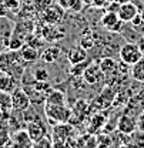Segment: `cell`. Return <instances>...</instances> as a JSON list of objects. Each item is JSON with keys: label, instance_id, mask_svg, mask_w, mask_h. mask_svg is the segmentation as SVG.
I'll use <instances>...</instances> for the list:
<instances>
[{"label": "cell", "instance_id": "1", "mask_svg": "<svg viewBox=\"0 0 144 148\" xmlns=\"http://www.w3.org/2000/svg\"><path fill=\"white\" fill-rule=\"evenodd\" d=\"M23 90L27 92L32 103L40 104V103H46V98H47L49 92L52 91V87L47 81H37L33 78V81L27 83L23 87Z\"/></svg>", "mask_w": 144, "mask_h": 148}, {"label": "cell", "instance_id": "2", "mask_svg": "<svg viewBox=\"0 0 144 148\" xmlns=\"http://www.w3.org/2000/svg\"><path fill=\"white\" fill-rule=\"evenodd\" d=\"M44 114L47 120L53 124H64L69 123L73 117V110L69 108L66 104L63 106H54V104H46L44 106Z\"/></svg>", "mask_w": 144, "mask_h": 148}, {"label": "cell", "instance_id": "3", "mask_svg": "<svg viewBox=\"0 0 144 148\" xmlns=\"http://www.w3.org/2000/svg\"><path fill=\"white\" fill-rule=\"evenodd\" d=\"M119 56H120V60L124 64L133 66V64H136L143 57V51H141L138 44H136V43H126V44L121 46V49L119 51Z\"/></svg>", "mask_w": 144, "mask_h": 148}, {"label": "cell", "instance_id": "4", "mask_svg": "<svg viewBox=\"0 0 144 148\" xmlns=\"http://www.w3.org/2000/svg\"><path fill=\"white\" fill-rule=\"evenodd\" d=\"M81 77H83V80H84L89 86H97V84H100V83L104 80L106 74L103 73V70L100 69L99 64L90 63L89 67L84 70V73H83Z\"/></svg>", "mask_w": 144, "mask_h": 148}, {"label": "cell", "instance_id": "5", "mask_svg": "<svg viewBox=\"0 0 144 148\" xmlns=\"http://www.w3.org/2000/svg\"><path fill=\"white\" fill-rule=\"evenodd\" d=\"M123 24H124V21L119 17V14L114 13V12L106 10V13L101 16V26L104 29H107L108 32H111V33L120 32L121 27H123Z\"/></svg>", "mask_w": 144, "mask_h": 148}, {"label": "cell", "instance_id": "6", "mask_svg": "<svg viewBox=\"0 0 144 148\" xmlns=\"http://www.w3.org/2000/svg\"><path fill=\"white\" fill-rule=\"evenodd\" d=\"M12 95V108L16 111H26L30 106V97L23 88H16L14 91L10 94Z\"/></svg>", "mask_w": 144, "mask_h": 148}, {"label": "cell", "instance_id": "7", "mask_svg": "<svg viewBox=\"0 0 144 148\" xmlns=\"http://www.w3.org/2000/svg\"><path fill=\"white\" fill-rule=\"evenodd\" d=\"M72 137V128L64 124H56L53 128V144L54 145H64V143Z\"/></svg>", "mask_w": 144, "mask_h": 148}, {"label": "cell", "instance_id": "8", "mask_svg": "<svg viewBox=\"0 0 144 148\" xmlns=\"http://www.w3.org/2000/svg\"><path fill=\"white\" fill-rule=\"evenodd\" d=\"M63 9L60 6H49L44 10H41V18L44 23H50V24H57L61 21L63 18Z\"/></svg>", "mask_w": 144, "mask_h": 148}, {"label": "cell", "instance_id": "9", "mask_svg": "<svg viewBox=\"0 0 144 148\" xmlns=\"http://www.w3.org/2000/svg\"><path fill=\"white\" fill-rule=\"evenodd\" d=\"M117 130L124 135H130L137 130V120L134 117H130L128 114H123L117 121Z\"/></svg>", "mask_w": 144, "mask_h": 148}, {"label": "cell", "instance_id": "10", "mask_svg": "<svg viewBox=\"0 0 144 148\" xmlns=\"http://www.w3.org/2000/svg\"><path fill=\"white\" fill-rule=\"evenodd\" d=\"M26 131L29 132V135H30V138L33 140V143L41 140V138H44V137L47 135V128H46V125H44L40 120L30 121V123L27 124Z\"/></svg>", "mask_w": 144, "mask_h": 148}, {"label": "cell", "instance_id": "11", "mask_svg": "<svg viewBox=\"0 0 144 148\" xmlns=\"http://www.w3.org/2000/svg\"><path fill=\"white\" fill-rule=\"evenodd\" d=\"M138 13H140V10L130 0V1H126V3H121L120 4V9H119V13L117 14H119V17L121 18L124 23H130Z\"/></svg>", "mask_w": 144, "mask_h": 148}, {"label": "cell", "instance_id": "12", "mask_svg": "<svg viewBox=\"0 0 144 148\" xmlns=\"http://www.w3.org/2000/svg\"><path fill=\"white\" fill-rule=\"evenodd\" d=\"M114 97H116V91H113L111 88H104L103 91L99 94V97L93 101L94 104H93V107H96V110H104V108H107L108 106L113 103V100H114ZM91 107V108H93Z\"/></svg>", "mask_w": 144, "mask_h": 148}, {"label": "cell", "instance_id": "13", "mask_svg": "<svg viewBox=\"0 0 144 148\" xmlns=\"http://www.w3.org/2000/svg\"><path fill=\"white\" fill-rule=\"evenodd\" d=\"M41 37L46 40V41H50V43H54V41H59L60 38L64 37V33L57 27V24H50V23H46L41 29Z\"/></svg>", "mask_w": 144, "mask_h": 148}, {"label": "cell", "instance_id": "14", "mask_svg": "<svg viewBox=\"0 0 144 148\" xmlns=\"http://www.w3.org/2000/svg\"><path fill=\"white\" fill-rule=\"evenodd\" d=\"M12 144L13 148H32L33 147V140L30 138L27 131H17L12 137Z\"/></svg>", "mask_w": 144, "mask_h": 148}, {"label": "cell", "instance_id": "15", "mask_svg": "<svg viewBox=\"0 0 144 148\" xmlns=\"http://www.w3.org/2000/svg\"><path fill=\"white\" fill-rule=\"evenodd\" d=\"M87 57H89V56H87V50L83 49L80 44L72 47V49L67 51V60L70 61V64H76V63L84 61V60H87Z\"/></svg>", "mask_w": 144, "mask_h": 148}, {"label": "cell", "instance_id": "16", "mask_svg": "<svg viewBox=\"0 0 144 148\" xmlns=\"http://www.w3.org/2000/svg\"><path fill=\"white\" fill-rule=\"evenodd\" d=\"M60 57H61V49L57 47V46H50V47H47L41 51L40 60L50 64V63H56Z\"/></svg>", "mask_w": 144, "mask_h": 148}, {"label": "cell", "instance_id": "17", "mask_svg": "<svg viewBox=\"0 0 144 148\" xmlns=\"http://www.w3.org/2000/svg\"><path fill=\"white\" fill-rule=\"evenodd\" d=\"M20 56H21V58H23L24 61H27V63H34V61H37V60L40 58L39 50H37L34 46L29 44V43H26V44L20 49Z\"/></svg>", "mask_w": 144, "mask_h": 148}, {"label": "cell", "instance_id": "18", "mask_svg": "<svg viewBox=\"0 0 144 148\" xmlns=\"http://www.w3.org/2000/svg\"><path fill=\"white\" fill-rule=\"evenodd\" d=\"M59 6L70 13H80L83 10V0H57Z\"/></svg>", "mask_w": 144, "mask_h": 148}, {"label": "cell", "instance_id": "19", "mask_svg": "<svg viewBox=\"0 0 144 148\" xmlns=\"http://www.w3.org/2000/svg\"><path fill=\"white\" fill-rule=\"evenodd\" d=\"M16 88H17V83H16V80L12 75H9V74L0 75V91L12 94Z\"/></svg>", "mask_w": 144, "mask_h": 148}, {"label": "cell", "instance_id": "20", "mask_svg": "<svg viewBox=\"0 0 144 148\" xmlns=\"http://www.w3.org/2000/svg\"><path fill=\"white\" fill-rule=\"evenodd\" d=\"M103 125H106V117L100 112L93 114L90 121H89V132L94 134V132H97V131H100L103 128Z\"/></svg>", "mask_w": 144, "mask_h": 148}, {"label": "cell", "instance_id": "21", "mask_svg": "<svg viewBox=\"0 0 144 148\" xmlns=\"http://www.w3.org/2000/svg\"><path fill=\"white\" fill-rule=\"evenodd\" d=\"M66 94L61 90H56L52 88V91L49 92L47 98H46V104H54V106H63L66 104Z\"/></svg>", "mask_w": 144, "mask_h": 148}, {"label": "cell", "instance_id": "22", "mask_svg": "<svg viewBox=\"0 0 144 148\" xmlns=\"http://www.w3.org/2000/svg\"><path fill=\"white\" fill-rule=\"evenodd\" d=\"M99 66H100V69L103 70V73L106 74V75L117 71V69H119V64H117V61H116L113 57H104V58L99 63Z\"/></svg>", "mask_w": 144, "mask_h": 148}, {"label": "cell", "instance_id": "23", "mask_svg": "<svg viewBox=\"0 0 144 148\" xmlns=\"http://www.w3.org/2000/svg\"><path fill=\"white\" fill-rule=\"evenodd\" d=\"M131 77H133L136 81H138V83H144V56L136 64H133Z\"/></svg>", "mask_w": 144, "mask_h": 148}, {"label": "cell", "instance_id": "24", "mask_svg": "<svg viewBox=\"0 0 144 148\" xmlns=\"http://www.w3.org/2000/svg\"><path fill=\"white\" fill-rule=\"evenodd\" d=\"M83 49H86V50H90L94 47V44H96V37L94 34L91 33L90 30H86V32H83V34L80 37V43H79Z\"/></svg>", "mask_w": 144, "mask_h": 148}, {"label": "cell", "instance_id": "25", "mask_svg": "<svg viewBox=\"0 0 144 148\" xmlns=\"http://www.w3.org/2000/svg\"><path fill=\"white\" fill-rule=\"evenodd\" d=\"M130 140H128V145L131 148H144V131H134L133 134H130Z\"/></svg>", "mask_w": 144, "mask_h": 148}, {"label": "cell", "instance_id": "26", "mask_svg": "<svg viewBox=\"0 0 144 148\" xmlns=\"http://www.w3.org/2000/svg\"><path fill=\"white\" fill-rule=\"evenodd\" d=\"M91 61L87 58V60H84V61H80V63H76V64H72V67H70V70H69V73L72 74L73 77H81L83 73H84V70L89 67V64H90Z\"/></svg>", "mask_w": 144, "mask_h": 148}, {"label": "cell", "instance_id": "27", "mask_svg": "<svg viewBox=\"0 0 144 148\" xmlns=\"http://www.w3.org/2000/svg\"><path fill=\"white\" fill-rule=\"evenodd\" d=\"M33 77H34V80H37V81H49L50 74H49V71L46 69L37 67L36 70L33 71Z\"/></svg>", "mask_w": 144, "mask_h": 148}, {"label": "cell", "instance_id": "28", "mask_svg": "<svg viewBox=\"0 0 144 148\" xmlns=\"http://www.w3.org/2000/svg\"><path fill=\"white\" fill-rule=\"evenodd\" d=\"M0 108L1 110H9L12 108V95L9 92L0 91Z\"/></svg>", "mask_w": 144, "mask_h": 148}, {"label": "cell", "instance_id": "29", "mask_svg": "<svg viewBox=\"0 0 144 148\" xmlns=\"http://www.w3.org/2000/svg\"><path fill=\"white\" fill-rule=\"evenodd\" d=\"M32 148H53V140H50L47 135L39 141L33 143V147Z\"/></svg>", "mask_w": 144, "mask_h": 148}, {"label": "cell", "instance_id": "30", "mask_svg": "<svg viewBox=\"0 0 144 148\" xmlns=\"http://www.w3.org/2000/svg\"><path fill=\"white\" fill-rule=\"evenodd\" d=\"M111 145L110 135H99L97 137V148H107Z\"/></svg>", "mask_w": 144, "mask_h": 148}, {"label": "cell", "instance_id": "31", "mask_svg": "<svg viewBox=\"0 0 144 148\" xmlns=\"http://www.w3.org/2000/svg\"><path fill=\"white\" fill-rule=\"evenodd\" d=\"M3 1L7 6V9L9 10H13V12H16L19 9V6H20V1L19 0H3Z\"/></svg>", "mask_w": 144, "mask_h": 148}, {"label": "cell", "instance_id": "32", "mask_svg": "<svg viewBox=\"0 0 144 148\" xmlns=\"http://www.w3.org/2000/svg\"><path fill=\"white\" fill-rule=\"evenodd\" d=\"M113 0H91L93 6L99 7V9H107V6L111 3Z\"/></svg>", "mask_w": 144, "mask_h": 148}, {"label": "cell", "instance_id": "33", "mask_svg": "<svg viewBox=\"0 0 144 148\" xmlns=\"http://www.w3.org/2000/svg\"><path fill=\"white\" fill-rule=\"evenodd\" d=\"M36 3L39 4V7H40V10H44L46 7H49V6H52V3H53V0H36Z\"/></svg>", "mask_w": 144, "mask_h": 148}, {"label": "cell", "instance_id": "34", "mask_svg": "<svg viewBox=\"0 0 144 148\" xmlns=\"http://www.w3.org/2000/svg\"><path fill=\"white\" fill-rule=\"evenodd\" d=\"M7 12H9V9H7V6L4 4V1H3V0H0V18L6 17V14H7Z\"/></svg>", "mask_w": 144, "mask_h": 148}, {"label": "cell", "instance_id": "35", "mask_svg": "<svg viewBox=\"0 0 144 148\" xmlns=\"http://www.w3.org/2000/svg\"><path fill=\"white\" fill-rule=\"evenodd\" d=\"M137 130L144 131V110L141 111V114H140V117L137 120Z\"/></svg>", "mask_w": 144, "mask_h": 148}, {"label": "cell", "instance_id": "36", "mask_svg": "<svg viewBox=\"0 0 144 148\" xmlns=\"http://www.w3.org/2000/svg\"><path fill=\"white\" fill-rule=\"evenodd\" d=\"M130 23H131V24H133L134 27H137V26H140V24H144V21H143V18H141V16H140V13H138V14H137L136 17L133 18V20H131Z\"/></svg>", "mask_w": 144, "mask_h": 148}, {"label": "cell", "instance_id": "37", "mask_svg": "<svg viewBox=\"0 0 144 148\" xmlns=\"http://www.w3.org/2000/svg\"><path fill=\"white\" fill-rule=\"evenodd\" d=\"M140 16H141V18H143V21H144V7L140 10Z\"/></svg>", "mask_w": 144, "mask_h": 148}, {"label": "cell", "instance_id": "38", "mask_svg": "<svg viewBox=\"0 0 144 148\" xmlns=\"http://www.w3.org/2000/svg\"><path fill=\"white\" fill-rule=\"evenodd\" d=\"M119 148H131V147H130L128 144H123V145H120V147H119Z\"/></svg>", "mask_w": 144, "mask_h": 148}, {"label": "cell", "instance_id": "39", "mask_svg": "<svg viewBox=\"0 0 144 148\" xmlns=\"http://www.w3.org/2000/svg\"><path fill=\"white\" fill-rule=\"evenodd\" d=\"M116 1H119V3H126V1H130V0H116Z\"/></svg>", "mask_w": 144, "mask_h": 148}]
</instances>
